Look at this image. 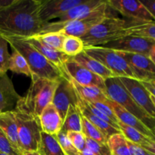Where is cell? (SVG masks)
I'll list each match as a JSON object with an SVG mask.
<instances>
[{
	"instance_id": "6da1fadb",
	"label": "cell",
	"mask_w": 155,
	"mask_h": 155,
	"mask_svg": "<svg viewBox=\"0 0 155 155\" xmlns=\"http://www.w3.org/2000/svg\"><path fill=\"white\" fill-rule=\"evenodd\" d=\"M42 0H13L0 11V35L30 38L40 33L42 25L39 12Z\"/></svg>"
},
{
	"instance_id": "7a4b0ae2",
	"label": "cell",
	"mask_w": 155,
	"mask_h": 155,
	"mask_svg": "<svg viewBox=\"0 0 155 155\" xmlns=\"http://www.w3.org/2000/svg\"><path fill=\"white\" fill-rule=\"evenodd\" d=\"M2 36L11 45L12 50L18 51L25 58L33 74L32 77L35 76L52 81H59L63 77H66L61 70L45 58L27 40L22 38Z\"/></svg>"
},
{
	"instance_id": "3957f363",
	"label": "cell",
	"mask_w": 155,
	"mask_h": 155,
	"mask_svg": "<svg viewBox=\"0 0 155 155\" xmlns=\"http://www.w3.org/2000/svg\"><path fill=\"white\" fill-rule=\"evenodd\" d=\"M58 81L31 77V85L25 96L18 101L15 110L39 117L48 104L51 103Z\"/></svg>"
},
{
	"instance_id": "277c9868",
	"label": "cell",
	"mask_w": 155,
	"mask_h": 155,
	"mask_svg": "<svg viewBox=\"0 0 155 155\" xmlns=\"http://www.w3.org/2000/svg\"><path fill=\"white\" fill-rule=\"evenodd\" d=\"M126 20L107 17L94 26L81 37L85 47L101 46L104 44L126 36Z\"/></svg>"
},
{
	"instance_id": "5b68a950",
	"label": "cell",
	"mask_w": 155,
	"mask_h": 155,
	"mask_svg": "<svg viewBox=\"0 0 155 155\" xmlns=\"http://www.w3.org/2000/svg\"><path fill=\"white\" fill-rule=\"evenodd\" d=\"M105 92L109 99L117 103L123 108L140 120L149 130L155 127V119L151 117L137 105L121 83L119 77L105 80Z\"/></svg>"
},
{
	"instance_id": "8992f818",
	"label": "cell",
	"mask_w": 155,
	"mask_h": 155,
	"mask_svg": "<svg viewBox=\"0 0 155 155\" xmlns=\"http://www.w3.org/2000/svg\"><path fill=\"white\" fill-rule=\"evenodd\" d=\"M13 110L18 124L21 151L23 154L30 151H38L42 134L39 117Z\"/></svg>"
},
{
	"instance_id": "52a82bcc",
	"label": "cell",
	"mask_w": 155,
	"mask_h": 155,
	"mask_svg": "<svg viewBox=\"0 0 155 155\" xmlns=\"http://www.w3.org/2000/svg\"><path fill=\"white\" fill-rule=\"evenodd\" d=\"M84 52L102 64L111 71L116 77H130L135 79L133 71L127 62L117 51L99 46L85 47Z\"/></svg>"
},
{
	"instance_id": "ba28073f",
	"label": "cell",
	"mask_w": 155,
	"mask_h": 155,
	"mask_svg": "<svg viewBox=\"0 0 155 155\" xmlns=\"http://www.w3.org/2000/svg\"><path fill=\"white\" fill-rule=\"evenodd\" d=\"M110 10H112V8L107 5V2L102 1L89 15L64 24L59 32L66 36L81 38L104 18L114 17L112 13L110 12Z\"/></svg>"
},
{
	"instance_id": "9c48e42d",
	"label": "cell",
	"mask_w": 155,
	"mask_h": 155,
	"mask_svg": "<svg viewBox=\"0 0 155 155\" xmlns=\"http://www.w3.org/2000/svg\"><path fill=\"white\" fill-rule=\"evenodd\" d=\"M101 2V0H85L83 2L68 10L64 15L61 16L57 21L49 22L45 24L39 35L59 32L61 30L64 24L87 16Z\"/></svg>"
},
{
	"instance_id": "30bf717a",
	"label": "cell",
	"mask_w": 155,
	"mask_h": 155,
	"mask_svg": "<svg viewBox=\"0 0 155 155\" xmlns=\"http://www.w3.org/2000/svg\"><path fill=\"white\" fill-rule=\"evenodd\" d=\"M117 51L127 62L136 80L141 82H151L155 80V64L150 59L149 56L136 53Z\"/></svg>"
},
{
	"instance_id": "8fae6325",
	"label": "cell",
	"mask_w": 155,
	"mask_h": 155,
	"mask_svg": "<svg viewBox=\"0 0 155 155\" xmlns=\"http://www.w3.org/2000/svg\"><path fill=\"white\" fill-rule=\"evenodd\" d=\"M64 71L68 79H71L78 84L84 86H95L105 92V80L82 67L71 58L64 63Z\"/></svg>"
},
{
	"instance_id": "7c38bea8",
	"label": "cell",
	"mask_w": 155,
	"mask_h": 155,
	"mask_svg": "<svg viewBox=\"0 0 155 155\" xmlns=\"http://www.w3.org/2000/svg\"><path fill=\"white\" fill-rule=\"evenodd\" d=\"M51 103L59 113L63 122L70 106L77 107L78 95L70 79L63 77L59 80Z\"/></svg>"
},
{
	"instance_id": "4fadbf2b",
	"label": "cell",
	"mask_w": 155,
	"mask_h": 155,
	"mask_svg": "<svg viewBox=\"0 0 155 155\" xmlns=\"http://www.w3.org/2000/svg\"><path fill=\"white\" fill-rule=\"evenodd\" d=\"M107 5L129 20L155 23L154 18L141 1L136 0H108Z\"/></svg>"
},
{
	"instance_id": "5bb4252c",
	"label": "cell",
	"mask_w": 155,
	"mask_h": 155,
	"mask_svg": "<svg viewBox=\"0 0 155 155\" xmlns=\"http://www.w3.org/2000/svg\"><path fill=\"white\" fill-rule=\"evenodd\" d=\"M155 42L148 39L128 35L110 41L99 47L110 48L114 51L142 54L148 56Z\"/></svg>"
},
{
	"instance_id": "9a60e30c",
	"label": "cell",
	"mask_w": 155,
	"mask_h": 155,
	"mask_svg": "<svg viewBox=\"0 0 155 155\" xmlns=\"http://www.w3.org/2000/svg\"><path fill=\"white\" fill-rule=\"evenodd\" d=\"M119 78L137 105L151 117L155 119V105L151 100V94L142 82L130 77Z\"/></svg>"
},
{
	"instance_id": "2e32d148",
	"label": "cell",
	"mask_w": 155,
	"mask_h": 155,
	"mask_svg": "<svg viewBox=\"0 0 155 155\" xmlns=\"http://www.w3.org/2000/svg\"><path fill=\"white\" fill-rule=\"evenodd\" d=\"M84 1L85 0H42L39 12V19L44 26L51 20L59 18L68 10Z\"/></svg>"
},
{
	"instance_id": "e0dca14e",
	"label": "cell",
	"mask_w": 155,
	"mask_h": 155,
	"mask_svg": "<svg viewBox=\"0 0 155 155\" xmlns=\"http://www.w3.org/2000/svg\"><path fill=\"white\" fill-rule=\"evenodd\" d=\"M106 103L113 110L114 113L115 114L119 122H121L122 124H125V125L136 129L138 131L140 132L142 134H143L144 136H147V137L155 141L154 136L152 134V133H151V130H149L140 120H139L134 115H133L130 112H128L125 109L123 108L117 103L111 101L110 99H107Z\"/></svg>"
},
{
	"instance_id": "ac0fdd59",
	"label": "cell",
	"mask_w": 155,
	"mask_h": 155,
	"mask_svg": "<svg viewBox=\"0 0 155 155\" xmlns=\"http://www.w3.org/2000/svg\"><path fill=\"white\" fill-rule=\"evenodd\" d=\"M21 98L7 74L0 77V113L13 110Z\"/></svg>"
},
{
	"instance_id": "d6986e66",
	"label": "cell",
	"mask_w": 155,
	"mask_h": 155,
	"mask_svg": "<svg viewBox=\"0 0 155 155\" xmlns=\"http://www.w3.org/2000/svg\"><path fill=\"white\" fill-rule=\"evenodd\" d=\"M39 120L41 130L43 133L56 136L61 130L63 120L52 103L45 107L39 117Z\"/></svg>"
},
{
	"instance_id": "ffe728a7",
	"label": "cell",
	"mask_w": 155,
	"mask_h": 155,
	"mask_svg": "<svg viewBox=\"0 0 155 155\" xmlns=\"http://www.w3.org/2000/svg\"><path fill=\"white\" fill-rule=\"evenodd\" d=\"M24 39L27 40L30 44H31L45 58L48 59L51 64H53L54 66H56L59 70H61V72L65 75L64 71V63L68 61V59L70 57L64 54L62 51H57V50L53 49V48L47 46L46 45L42 43V42H40L39 39H36L34 36L30 38H25ZM65 77H67V76L65 75Z\"/></svg>"
},
{
	"instance_id": "44dd1931",
	"label": "cell",
	"mask_w": 155,
	"mask_h": 155,
	"mask_svg": "<svg viewBox=\"0 0 155 155\" xmlns=\"http://www.w3.org/2000/svg\"><path fill=\"white\" fill-rule=\"evenodd\" d=\"M126 36H135L155 42V23L126 20Z\"/></svg>"
},
{
	"instance_id": "7402d4cb",
	"label": "cell",
	"mask_w": 155,
	"mask_h": 155,
	"mask_svg": "<svg viewBox=\"0 0 155 155\" xmlns=\"http://www.w3.org/2000/svg\"><path fill=\"white\" fill-rule=\"evenodd\" d=\"M0 129L13 146L21 151L18 139V124L14 110L0 113Z\"/></svg>"
},
{
	"instance_id": "603a6c76",
	"label": "cell",
	"mask_w": 155,
	"mask_h": 155,
	"mask_svg": "<svg viewBox=\"0 0 155 155\" xmlns=\"http://www.w3.org/2000/svg\"><path fill=\"white\" fill-rule=\"evenodd\" d=\"M71 58L86 69L99 76L103 80H105L107 79L112 78V77H116L114 75L113 73L109 71L107 68H106L102 64H101L91 56L88 55L84 51Z\"/></svg>"
},
{
	"instance_id": "cb8c5ba5",
	"label": "cell",
	"mask_w": 155,
	"mask_h": 155,
	"mask_svg": "<svg viewBox=\"0 0 155 155\" xmlns=\"http://www.w3.org/2000/svg\"><path fill=\"white\" fill-rule=\"evenodd\" d=\"M77 107H78V109L80 110L82 116H83L85 118H86L89 122L92 123L95 127H96L97 128L104 134V136H105L107 139H108L109 137H110V136H113V135L120 133V130L115 129L114 127H112L110 124H107V122L104 121L103 120L100 119L98 117L92 114L90 111H89V110L86 109V107H85L83 100H82L79 96L78 103H77Z\"/></svg>"
},
{
	"instance_id": "d4e9b609",
	"label": "cell",
	"mask_w": 155,
	"mask_h": 155,
	"mask_svg": "<svg viewBox=\"0 0 155 155\" xmlns=\"http://www.w3.org/2000/svg\"><path fill=\"white\" fill-rule=\"evenodd\" d=\"M74 89L77 92V95L81 99L87 102H95V101H106L109 99L108 97L104 91L95 86H84L78 84L70 79Z\"/></svg>"
},
{
	"instance_id": "484cf974",
	"label": "cell",
	"mask_w": 155,
	"mask_h": 155,
	"mask_svg": "<svg viewBox=\"0 0 155 155\" xmlns=\"http://www.w3.org/2000/svg\"><path fill=\"white\" fill-rule=\"evenodd\" d=\"M40 155H66L61 147L56 136L42 132L41 142L37 151Z\"/></svg>"
},
{
	"instance_id": "4316f807",
	"label": "cell",
	"mask_w": 155,
	"mask_h": 155,
	"mask_svg": "<svg viewBox=\"0 0 155 155\" xmlns=\"http://www.w3.org/2000/svg\"><path fill=\"white\" fill-rule=\"evenodd\" d=\"M61 131L65 133L68 132H82V116L78 107L70 106Z\"/></svg>"
},
{
	"instance_id": "83f0119b",
	"label": "cell",
	"mask_w": 155,
	"mask_h": 155,
	"mask_svg": "<svg viewBox=\"0 0 155 155\" xmlns=\"http://www.w3.org/2000/svg\"><path fill=\"white\" fill-rule=\"evenodd\" d=\"M107 145L111 155H131L127 139L121 133L109 137L107 141Z\"/></svg>"
},
{
	"instance_id": "f1b7e54d",
	"label": "cell",
	"mask_w": 155,
	"mask_h": 155,
	"mask_svg": "<svg viewBox=\"0 0 155 155\" xmlns=\"http://www.w3.org/2000/svg\"><path fill=\"white\" fill-rule=\"evenodd\" d=\"M8 71H11L15 74H24L27 77H32L33 76L25 58L15 50H13L10 56Z\"/></svg>"
},
{
	"instance_id": "f546056e",
	"label": "cell",
	"mask_w": 155,
	"mask_h": 155,
	"mask_svg": "<svg viewBox=\"0 0 155 155\" xmlns=\"http://www.w3.org/2000/svg\"><path fill=\"white\" fill-rule=\"evenodd\" d=\"M84 44L81 38L66 36L62 45L61 51L70 58H73L84 51Z\"/></svg>"
},
{
	"instance_id": "4dcf8cb0",
	"label": "cell",
	"mask_w": 155,
	"mask_h": 155,
	"mask_svg": "<svg viewBox=\"0 0 155 155\" xmlns=\"http://www.w3.org/2000/svg\"><path fill=\"white\" fill-rule=\"evenodd\" d=\"M82 133L87 139H92L100 143L107 144V139L104 134L83 116H82Z\"/></svg>"
},
{
	"instance_id": "1f68e13d",
	"label": "cell",
	"mask_w": 155,
	"mask_h": 155,
	"mask_svg": "<svg viewBox=\"0 0 155 155\" xmlns=\"http://www.w3.org/2000/svg\"><path fill=\"white\" fill-rule=\"evenodd\" d=\"M34 37L39 39L40 42L46 45L47 46L57 51H61L62 45H63L64 40L66 38V35L63 34L61 32H57V33H48L45 34L37 35Z\"/></svg>"
},
{
	"instance_id": "d6a6232c",
	"label": "cell",
	"mask_w": 155,
	"mask_h": 155,
	"mask_svg": "<svg viewBox=\"0 0 155 155\" xmlns=\"http://www.w3.org/2000/svg\"><path fill=\"white\" fill-rule=\"evenodd\" d=\"M118 126H119L120 133L124 135V137L127 140L133 142V143L137 144V145H139L140 146L145 144L148 140V139H150V138L144 136L143 134H142L140 132H139L136 129L125 125V124H122L121 122L118 123Z\"/></svg>"
},
{
	"instance_id": "836d02e7",
	"label": "cell",
	"mask_w": 155,
	"mask_h": 155,
	"mask_svg": "<svg viewBox=\"0 0 155 155\" xmlns=\"http://www.w3.org/2000/svg\"><path fill=\"white\" fill-rule=\"evenodd\" d=\"M10 56L8 49V42L0 35V77L6 74L8 71Z\"/></svg>"
},
{
	"instance_id": "e575fe53",
	"label": "cell",
	"mask_w": 155,
	"mask_h": 155,
	"mask_svg": "<svg viewBox=\"0 0 155 155\" xmlns=\"http://www.w3.org/2000/svg\"><path fill=\"white\" fill-rule=\"evenodd\" d=\"M58 141L66 155H80V152L74 146L67 136V133L60 131L56 135Z\"/></svg>"
},
{
	"instance_id": "d590c367",
	"label": "cell",
	"mask_w": 155,
	"mask_h": 155,
	"mask_svg": "<svg viewBox=\"0 0 155 155\" xmlns=\"http://www.w3.org/2000/svg\"><path fill=\"white\" fill-rule=\"evenodd\" d=\"M86 145L95 155H111L107 144H102L86 138Z\"/></svg>"
},
{
	"instance_id": "8d00e7d4",
	"label": "cell",
	"mask_w": 155,
	"mask_h": 155,
	"mask_svg": "<svg viewBox=\"0 0 155 155\" xmlns=\"http://www.w3.org/2000/svg\"><path fill=\"white\" fill-rule=\"evenodd\" d=\"M0 153L8 155H23V153L13 146L5 133L0 129Z\"/></svg>"
},
{
	"instance_id": "74e56055",
	"label": "cell",
	"mask_w": 155,
	"mask_h": 155,
	"mask_svg": "<svg viewBox=\"0 0 155 155\" xmlns=\"http://www.w3.org/2000/svg\"><path fill=\"white\" fill-rule=\"evenodd\" d=\"M106 101H95V102H89V104H92V106L95 107L96 109H98L99 111H101L103 114L105 115L107 117H108L114 124H116L117 126H118V123L119 120L117 118L116 115L114 113L113 110L110 108V106L106 103ZM119 127V126H118Z\"/></svg>"
},
{
	"instance_id": "f35d334b",
	"label": "cell",
	"mask_w": 155,
	"mask_h": 155,
	"mask_svg": "<svg viewBox=\"0 0 155 155\" xmlns=\"http://www.w3.org/2000/svg\"><path fill=\"white\" fill-rule=\"evenodd\" d=\"M67 136L80 152L86 148V137L82 132H68L67 133Z\"/></svg>"
},
{
	"instance_id": "ab89813d",
	"label": "cell",
	"mask_w": 155,
	"mask_h": 155,
	"mask_svg": "<svg viewBox=\"0 0 155 155\" xmlns=\"http://www.w3.org/2000/svg\"><path fill=\"white\" fill-rule=\"evenodd\" d=\"M127 141L131 155H146L147 151L142 146H140V145H137L136 143L130 142L127 139Z\"/></svg>"
},
{
	"instance_id": "60d3db41",
	"label": "cell",
	"mask_w": 155,
	"mask_h": 155,
	"mask_svg": "<svg viewBox=\"0 0 155 155\" xmlns=\"http://www.w3.org/2000/svg\"><path fill=\"white\" fill-rule=\"evenodd\" d=\"M141 2L148 9L155 20V0H142Z\"/></svg>"
},
{
	"instance_id": "b9f144b4",
	"label": "cell",
	"mask_w": 155,
	"mask_h": 155,
	"mask_svg": "<svg viewBox=\"0 0 155 155\" xmlns=\"http://www.w3.org/2000/svg\"><path fill=\"white\" fill-rule=\"evenodd\" d=\"M141 146H142L146 151H148V152L155 155V141L154 140H153V139H148V140L147 141L145 144L141 145Z\"/></svg>"
},
{
	"instance_id": "7bdbcfd3",
	"label": "cell",
	"mask_w": 155,
	"mask_h": 155,
	"mask_svg": "<svg viewBox=\"0 0 155 155\" xmlns=\"http://www.w3.org/2000/svg\"><path fill=\"white\" fill-rule=\"evenodd\" d=\"M142 83L146 88L147 90L150 92V94L155 98V86H153L150 82H142Z\"/></svg>"
},
{
	"instance_id": "ee69618b",
	"label": "cell",
	"mask_w": 155,
	"mask_h": 155,
	"mask_svg": "<svg viewBox=\"0 0 155 155\" xmlns=\"http://www.w3.org/2000/svg\"><path fill=\"white\" fill-rule=\"evenodd\" d=\"M12 2H13V0H0V11L8 6Z\"/></svg>"
},
{
	"instance_id": "f6af8a7d",
	"label": "cell",
	"mask_w": 155,
	"mask_h": 155,
	"mask_svg": "<svg viewBox=\"0 0 155 155\" xmlns=\"http://www.w3.org/2000/svg\"><path fill=\"white\" fill-rule=\"evenodd\" d=\"M148 56H149L150 59L153 61V63L155 64V44L153 45L152 48H151V51H150V53H149V55Z\"/></svg>"
},
{
	"instance_id": "bcb514c9",
	"label": "cell",
	"mask_w": 155,
	"mask_h": 155,
	"mask_svg": "<svg viewBox=\"0 0 155 155\" xmlns=\"http://www.w3.org/2000/svg\"><path fill=\"white\" fill-rule=\"evenodd\" d=\"M80 155H95V154L92 152L89 149H88L87 148H86L85 149H83V151L80 152Z\"/></svg>"
},
{
	"instance_id": "7dc6e473",
	"label": "cell",
	"mask_w": 155,
	"mask_h": 155,
	"mask_svg": "<svg viewBox=\"0 0 155 155\" xmlns=\"http://www.w3.org/2000/svg\"><path fill=\"white\" fill-rule=\"evenodd\" d=\"M23 155H40L37 151H30V152H25Z\"/></svg>"
},
{
	"instance_id": "c3c4849f",
	"label": "cell",
	"mask_w": 155,
	"mask_h": 155,
	"mask_svg": "<svg viewBox=\"0 0 155 155\" xmlns=\"http://www.w3.org/2000/svg\"><path fill=\"white\" fill-rule=\"evenodd\" d=\"M151 133H152V134L154 135V139H155V127H154V128L152 129V130H151Z\"/></svg>"
},
{
	"instance_id": "681fc988",
	"label": "cell",
	"mask_w": 155,
	"mask_h": 155,
	"mask_svg": "<svg viewBox=\"0 0 155 155\" xmlns=\"http://www.w3.org/2000/svg\"><path fill=\"white\" fill-rule=\"evenodd\" d=\"M151 100H152L153 103H154V104L155 105V98L154 96H153V95H151Z\"/></svg>"
},
{
	"instance_id": "f907efd6",
	"label": "cell",
	"mask_w": 155,
	"mask_h": 155,
	"mask_svg": "<svg viewBox=\"0 0 155 155\" xmlns=\"http://www.w3.org/2000/svg\"><path fill=\"white\" fill-rule=\"evenodd\" d=\"M150 83H151V84L153 85V86H155V80H154V81H151V82H150Z\"/></svg>"
},
{
	"instance_id": "816d5d0a",
	"label": "cell",
	"mask_w": 155,
	"mask_h": 155,
	"mask_svg": "<svg viewBox=\"0 0 155 155\" xmlns=\"http://www.w3.org/2000/svg\"><path fill=\"white\" fill-rule=\"evenodd\" d=\"M146 155H154V154H151V153H149V152H148V151H147V153H146Z\"/></svg>"
},
{
	"instance_id": "f5cc1de1",
	"label": "cell",
	"mask_w": 155,
	"mask_h": 155,
	"mask_svg": "<svg viewBox=\"0 0 155 155\" xmlns=\"http://www.w3.org/2000/svg\"><path fill=\"white\" fill-rule=\"evenodd\" d=\"M0 155H8V154H4V153H0Z\"/></svg>"
}]
</instances>
